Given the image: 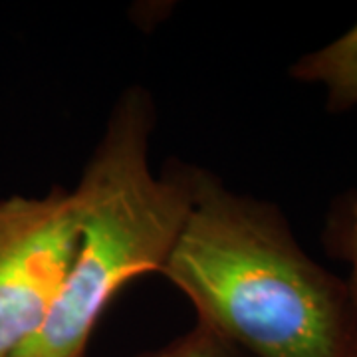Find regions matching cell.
<instances>
[{
	"instance_id": "obj_2",
	"label": "cell",
	"mask_w": 357,
	"mask_h": 357,
	"mask_svg": "<svg viewBox=\"0 0 357 357\" xmlns=\"http://www.w3.org/2000/svg\"><path fill=\"white\" fill-rule=\"evenodd\" d=\"M151 93L128 88L72 189L79 241L46 321L14 357H86L103 310L128 282L161 272L191 206V167L157 175Z\"/></svg>"
},
{
	"instance_id": "obj_3",
	"label": "cell",
	"mask_w": 357,
	"mask_h": 357,
	"mask_svg": "<svg viewBox=\"0 0 357 357\" xmlns=\"http://www.w3.org/2000/svg\"><path fill=\"white\" fill-rule=\"evenodd\" d=\"M77 241L72 191L0 199V357H14L46 321Z\"/></svg>"
},
{
	"instance_id": "obj_1",
	"label": "cell",
	"mask_w": 357,
	"mask_h": 357,
	"mask_svg": "<svg viewBox=\"0 0 357 357\" xmlns=\"http://www.w3.org/2000/svg\"><path fill=\"white\" fill-rule=\"evenodd\" d=\"M191 206L159 274L199 326L255 357H356L347 284L296 241L276 204L191 167Z\"/></svg>"
},
{
	"instance_id": "obj_4",
	"label": "cell",
	"mask_w": 357,
	"mask_h": 357,
	"mask_svg": "<svg viewBox=\"0 0 357 357\" xmlns=\"http://www.w3.org/2000/svg\"><path fill=\"white\" fill-rule=\"evenodd\" d=\"M290 76L302 84L321 86L332 114L357 107V20L340 38L298 58L290 66Z\"/></svg>"
},
{
	"instance_id": "obj_7",
	"label": "cell",
	"mask_w": 357,
	"mask_h": 357,
	"mask_svg": "<svg viewBox=\"0 0 357 357\" xmlns=\"http://www.w3.org/2000/svg\"><path fill=\"white\" fill-rule=\"evenodd\" d=\"M356 357H357V351H356Z\"/></svg>"
},
{
	"instance_id": "obj_6",
	"label": "cell",
	"mask_w": 357,
	"mask_h": 357,
	"mask_svg": "<svg viewBox=\"0 0 357 357\" xmlns=\"http://www.w3.org/2000/svg\"><path fill=\"white\" fill-rule=\"evenodd\" d=\"M332 232L335 234L340 252L349 264V278L345 280V284L349 290V298H351V306H354L357 321V199L349 203V206L344 211V215L337 220V227Z\"/></svg>"
},
{
	"instance_id": "obj_5",
	"label": "cell",
	"mask_w": 357,
	"mask_h": 357,
	"mask_svg": "<svg viewBox=\"0 0 357 357\" xmlns=\"http://www.w3.org/2000/svg\"><path fill=\"white\" fill-rule=\"evenodd\" d=\"M141 357H234V354L229 344L197 324L191 332L177 337L175 342Z\"/></svg>"
}]
</instances>
